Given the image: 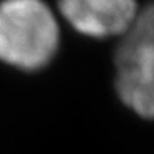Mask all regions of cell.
Instances as JSON below:
<instances>
[{
    "instance_id": "cell-1",
    "label": "cell",
    "mask_w": 154,
    "mask_h": 154,
    "mask_svg": "<svg viewBox=\"0 0 154 154\" xmlns=\"http://www.w3.org/2000/svg\"><path fill=\"white\" fill-rule=\"evenodd\" d=\"M57 18L45 0L0 2V61L21 71H38L59 48Z\"/></svg>"
},
{
    "instance_id": "cell-3",
    "label": "cell",
    "mask_w": 154,
    "mask_h": 154,
    "mask_svg": "<svg viewBox=\"0 0 154 154\" xmlns=\"http://www.w3.org/2000/svg\"><path fill=\"white\" fill-rule=\"evenodd\" d=\"M57 10L77 33L100 39L122 36L139 12L136 0H57Z\"/></svg>"
},
{
    "instance_id": "cell-2",
    "label": "cell",
    "mask_w": 154,
    "mask_h": 154,
    "mask_svg": "<svg viewBox=\"0 0 154 154\" xmlns=\"http://www.w3.org/2000/svg\"><path fill=\"white\" fill-rule=\"evenodd\" d=\"M115 89L128 108L154 120V3L139 10L131 26L120 36Z\"/></svg>"
}]
</instances>
